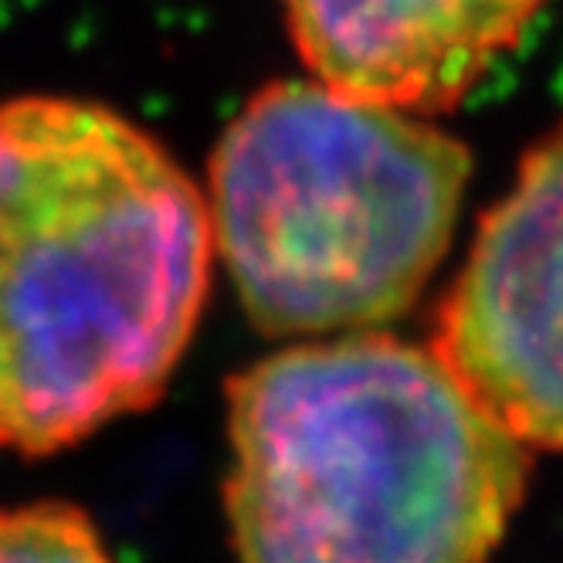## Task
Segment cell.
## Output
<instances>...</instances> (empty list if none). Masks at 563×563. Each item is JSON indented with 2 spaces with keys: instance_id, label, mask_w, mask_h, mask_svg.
I'll return each mask as SVG.
<instances>
[{
  "instance_id": "cell-2",
  "label": "cell",
  "mask_w": 563,
  "mask_h": 563,
  "mask_svg": "<svg viewBox=\"0 0 563 563\" xmlns=\"http://www.w3.org/2000/svg\"><path fill=\"white\" fill-rule=\"evenodd\" d=\"M228 441L241 563H489L533 452L434 346L374 330L231 377Z\"/></svg>"
},
{
  "instance_id": "cell-5",
  "label": "cell",
  "mask_w": 563,
  "mask_h": 563,
  "mask_svg": "<svg viewBox=\"0 0 563 563\" xmlns=\"http://www.w3.org/2000/svg\"><path fill=\"white\" fill-rule=\"evenodd\" d=\"M309 71L343 96L434 115L522 45L553 0H278Z\"/></svg>"
},
{
  "instance_id": "cell-1",
  "label": "cell",
  "mask_w": 563,
  "mask_h": 563,
  "mask_svg": "<svg viewBox=\"0 0 563 563\" xmlns=\"http://www.w3.org/2000/svg\"><path fill=\"white\" fill-rule=\"evenodd\" d=\"M205 194L99 102H0V452L52 455L150 408L211 286Z\"/></svg>"
},
{
  "instance_id": "cell-6",
  "label": "cell",
  "mask_w": 563,
  "mask_h": 563,
  "mask_svg": "<svg viewBox=\"0 0 563 563\" xmlns=\"http://www.w3.org/2000/svg\"><path fill=\"white\" fill-rule=\"evenodd\" d=\"M0 563H115L96 522L68 503L0 506Z\"/></svg>"
},
{
  "instance_id": "cell-4",
  "label": "cell",
  "mask_w": 563,
  "mask_h": 563,
  "mask_svg": "<svg viewBox=\"0 0 563 563\" xmlns=\"http://www.w3.org/2000/svg\"><path fill=\"white\" fill-rule=\"evenodd\" d=\"M431 346L519 441L563 452V123L482 218Z\"/></svg>"
},
{
  "instance_id": "cell-3",
  "label": "cell",
  "mask_w": 563,
  "mask_h": 563,
  "mask_svg": "<svg viewBox=\"0 0 563 563\" xmlns=\"http://www.w3.org/2000/svg\"><path fill=\"white\" fill-rule=\"evenodd\" d=\"M468 177V146L431 115L289 78L228 123L205 205L262 333L346 336L418 302L452 249Z\"/></svg>"
}]
</instances>
